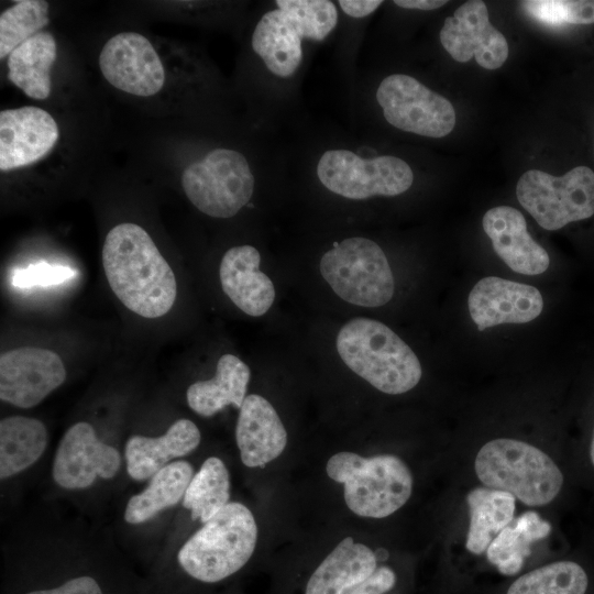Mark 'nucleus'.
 <instances>
[{"label":"nucleus","mask_w":594,"mask_h":594,"mask_svg":"<svg viewBox=\"0 0 594 594\" xmlns=\"http://www.w3.org/2000/svg\"><path fill=\"white\" fill-rule=\"evenodd\" d=\"M475 473L485 487L510 493L528 506H543L556 498L563 475L552 459L527 442L499 438L479 451Z\"/></svg>","instance_id":"nucleus-6"},{"label":"nucleus","mask_w":594,"mask_h":594,"mask_svg":"<svg viewBox=\"0 0 594 594\" xmlns=\"http://www.w3.org/2000/svg\"><path fill=\"white\" fill-rule=\"evenodd\" d=\"M76 272L67 266L37 263L25 268H15L12 273V285L18 288L52 286L72 279Z\"/></svg>","instance_id":"nucleus-33"},{"label":"nucleus","mask_w":594,"mask_h":594,"mask_svg":"<svg viewBox=\"0 0 594 594\" xmlns=\"http://www.w3.org/2000/svg\"><path fill=\"white\" fill-rule=\"evenodd\" d=\"M394 3L404 9H418L430 11L447 3L446 0H395Z\"/></svg>","instance_id":"nucleus-37"},{"label":"nucleus","mask_w":594,"mask_h":594,"mask_svg":"<svg viewBox=\"0 0 594 594\" xmlns=\"http://www.w3.org/2000/svg\"><path fill=\"white\" fill-rule=\"evenodd\" d=\"M275 6L256 23L251 45L273 75L288 78L301 65L302 41H323L339 14L329 0H276Z\"/></svg>","instance_id":"nucleus-3"},{"label":"nucleus","mask_w":594,"mask_h":594,"mask_svg":"<svg viewBox=\"0 0 594 594\" xmlns=\"http://www.w3.org/2000/svg\"><path fill=\"white\" fill-rule=\"evenodd\" d=\"M468 307L480 331L503 323H526L543 309L540 292L530 285L488 276L469 294Z\"/></svg>","instance_id":"nucleus-17"},{"label":"nucleus","mask_w":594,"mask_h":594,"mask_svg":"<svg viewBox=\"0 0 594 594\" xmlns=\"http://www.w3.org/2000/svg\"><path fill=\"white\" fill-rule=\"evenodd\" d=\"M65 380L64 363L51 350L23 346L0 355V398L15 407L36 406Z\"/></svg>","instance_id":"nucleus-13"},{"label":"nucleus","mask_w":594,"mask_h":594,"mask_svg":"<svg viewBox=\"0 0 594 594\" xmlns=\"http://www.w3.org/2000/svg\"><path fill=\"white\" fill-rule=\"evenodd\" d=\"M54 36L41 31L14 48L7 59L10 81L37 100L51 94V69L56 59Z\"/></svg>","instance_id":"nucleus-24"},{"label":"nucleus","mask_w":594,"mask_h":594,"mask_svg":"<svg viewBox=\"0 0 594 594\" xmlns=\"http://www.w3.org/2000/svg\"><path fill=\"white\" fill-rule=\"evenodd\" d=\"M28 594H102V592L95 579L79 576L67 581L58 587L33 591Z\"/></svg>","instance_id":"nucleus-35"},{"label":"nucleus","mask_w":594,"mask_h":594,"mask_svg":"<svg viewBox=\"0 0 594 594\" xmlns=\"http://www.w3.org/2000/svg\"><path fill=\"white\" fill-rule=\"evenodd\" d=\"M121 457L116 448L100 441L94 427L79 421L69 427L59 441L53 463V477L67 490L86 488L96 479H112Z\"/></svg>","instance_id":"nucleus-15"},{"label":"nucleus","mask_w":594,"mask_h":594,"mask_svg":"<svg viewBox=\"0 0 594 594\" xmlns=\"http://www.w3.org/2000/svg\"><path fill=\"white\" fill-rule=\"evenodd\" d=\"M590 454H591V460H592V462L594 464V435H593V439H592V443H591Z\"/></svg>","instance_id":"nucleus-38"},{"label":"nucleus","mask_w":594,"mask_h":594,"mask_svg":"<svg viewBox=\"0 0 594 594\" xmlns=\"http://www.w3.org/2000/svg\"><path fill=\"white\" fill-rule=\"evenodd\" d=\"M194 476V469L187 461H175L157 471L147 487L132 496L124 512L129 524H141L152 519L161 510L174 506L182 498Z\"/></svg>","instance_id":"nucleus-27"},{"label":"nucleus","mask_w":594,"mask_h":594,"mask_svg":"<svg viewBox=\"0 0 594 594\" xmlns=\"http://www.w3.org/2000/svg\"><path fill=\"white\" fill-rule=\"evenodd\" d=\"M383 1L381 0H339L341 10L352 18H364L373 13Z\"/></svg>","instance_id":"nucleus-36"},{"label":"nucleus","mask_w":594,"mask_h":594,"mask_svg":"<svg viewBox=\"0 0 594 594\" xmlns=\"http://www.w3.org/2000/svg\"><path fill=\"white\" fill-rule=\"evenodd\" d=\"M47 446L45 425L35 418L10 416L0 421V477L4 480L34 464Z\"/></svg>","instance_id":"nucleus-26"},{"label":"nucleus","mask_w":594,"mask_h":594,"mask_svg":"<svg viewBox=\"0 0 594 594\" xmlns=\"http://www.w3.org/2000/svg\"><path fill=\"white\" fill-rule=\"evenodd\" d=\"M261 255L252 245L229 249L222 256L219 277L223 293L244 314L263 316L275 299L271 278L260 271Z\"/></svg>","instance_id":"nucleus-20"},{"label":"nucleus","mask_w":594,"mask_h":594,"mask_svg":"<svg viewBox=\"0 0 594 594\" xmlns=\"http://www.w3.org/2000/svg\"><path fill=\"white\" fill-rule=\"evenodd\" d=\"M482 224L496 254L514 272L539 275L547 271L549 254L531 238L520 211L509 206L491 208Z\"/></svg>","instance_id":"nucleus-18"},{"label":"nucleus","mask_w":594,"mask_h":594,"mask_svg":"<svg viewBox=\"0 0 594 594\" xmlns=\"http://www.w3.org/2000/svg\"><path fill=\"white\" fill-rule=\"evenodd\" d=\"M396 583L395 572L388 566H380L374 573L352 586L343 594H385L391 591Z\"/></svg>","instance_id":"nucleus-34"},{"label":"nucleus","mask_w":594,"mask_h":594,"mask_svg":"<svg viewBox=\"0 0 594 594\" xmlns=\"http://www.w3.org/2000/svg\"><path fill=\"white\" fill-rule=\"evenodd\" d=\"M230 499V475L223 461L217 457L205 460L194 474L183 498L191 519L202 524L212 518Z\"/></svg>","instance_id":"nucleus-29"},{"label":"nucleus","mask_w":594,"mask_h":594,"mask_svg":"<svg viewBox=\"0 0 594 594\" xmlns=\"http://www.w3.org/2000/svg\"><path fill=\"white\" fill-rule=\"evenodd\" d=\"M251 377L249 366L233 354H223L216 374L191 384L186 393L188 406L202 417H211L232 405L241 408Z\"/></svg>","instance_id":"nucleus-23"},{"label":"nucleus","mask_w":594,"mask_h":594,"mask_svg":"<svg viewBox=\"0 0 594 594\" xmlns=\"http://www.w3.org/2000/svg\"><path fill=\"white\" fill-rule=\"evenodd\" d=\"M48 3L43 0L14 2L0 14V58H8L20 44L41 32L50 22Z\"/></svg>","instance_id":"nucleus-31"},{"label":"nucleus","mask_w":594,"mask_h":594,"mask_svg":"<svg viewBox=\"0 0 594 594\" xmlns=\"http://www.w3.org/2000/svg\"><path fill=\"white\" fill-rule=\"evenodd\" d=\"M101 257L111 290L129 310L153 319L172 309L177 296L175 274L142 227L130 222L113 227Z\"/></svg>","instance_id":"nucleus-1"},{"label":"nucleus","mask_w":594,"mask_h":594,"mask_svg":"<svg viewBox=\"0 0 594 594\" xmlns=\"http://www.w3.org/2000/svg\"><path fill=\"white\" fill-rule=\"evenodd\" d=\"M385 120L396 129L428 138H443L454 128L452 103L405 74L385 77L376 89Z\"/></svg>","instance_id":"nucleus-11"},{"label":"nucleus","mask_w":594,"mask_h":594,"mask_svg":"<svg viewBox=\"0 0 594 594\" xmlns=\"http://www.w3.org/2000/svg\"><path fill=\"white\" fill-rule=\"evenodd\" d=\"M551 525L529 510L513 519L490 543L486 556L504 575H514L530 554L531 544L546 538Z\"/></svg>","instance_id":"nucleus-28"},{"label":"nucleus","mask_w":594,"mask_h":594,"mask_svg":"<svg viewBox=\"0 0 594 594\" xmlns=\"http://www.w3.org/2000/svg\"><path fill=\"white\" fill-rule=\"evenodd\" d=\"M337 350L352 372L386 394L413 389L422 375L410 346L378 320L359 317L348 321L338 332Z\"/></svg>","instance_id":"nucleus-2"},{"label":"nucleus","mask_w":594,"mask_h":594,"mask_svg":"<svg viewBox=\"0 0 594 594\" xmlns=\"http://www.w3.org/2000/svg\"><path fill=\"white\" fill-rule=\"evenodd\" d=\"M59 131L44 109L25 106L0 112V169L28 166L46 156L55 146Z\"/></svg>","instance_id":"nucleus-16"},{"label":"nucleus","mask_w":594,"mask_h":594,"mask_svg":"<svg viewBox=\"0 0 594 594\" xmlns=\"http://www.w3.org/2000/svg\"><path fill=\"white\" fill-rule=\"evenodd\" d=\"M99 67L111 86L139 97L157 94L165 82L157 52L136 32H121L110 37L101 48Z\"/></svg>","instance_id":"nucleus-12"},{"label":"nucleus","mask_w":594,"mask_h":594,"mask_svg":"<svg viewBox=\"0 0 594 594\" xmlns=\"http://www.w3.org/2000/svg\"><path fill=\"white\" fill-rule=\"evenodd\" d=\"M316 174L329 191L352 200L398 196L414 183L411 167L399 157L380 155L363 158L344 148L323 152L318 160Z\"/></svg>","instance_id":"nucleus-10"},{"label":"nucleus","mask_w":594,"mask_h":594,"mask_svg":"<svg viewBox=\"0 0 594 594\" xmlns=\"http://www.w3.org/2000/svg\"><path fill=\"white\" fill-rule=\"evenodd\" d=\"M200 438L198 427L189 419L176 420L160 437L132 436L125 446L127 471L136 481L152 477L172 459L194 451Z\"/></svg>","instance_id":"nucleus-21"},{"label":"nucleus","mask_w":594,"mask_h":594,"mask_svg":"<svg viewBox=\"0 0 594 594\" xmlns=\"http://www.w3.org/2000/svg\"><path fill=\"white\" fill-rule=\"evenodd\" d=\"M320 273L332 290L352 305L380 307L395 292L384 251L366 238H348L334 244L322 255Z\"/></svg>","instance_id":"nucleus-7"},{"label":"nucleus","mask_w":594,"mask_h":594,"mask_svg":"<svg viewBox=\"0 0 594 594\" xmlns=\"http://www.w3.org/2000/svg\"><path fill=\"white\" fill-rule=\"evenodd\" d=\"M443 48L459 63L472 57L485 69H497L506 62L509 47L505 36L490 22L486 4L470 0L444 20L439 33Z\"/></svg>","instance_id":"nucleus-14"},{"label":"nucleus","mask_w":594,"mask_h":594,"mask_svg":"<svg viewBox=\"0 0 594 594\" xmlns=\"http://www.w3.org/2000/svg\"><path fill=\"white\" fill-rule=\"evenodd\" d=\"M256 542L253 514L242 503L230 502L185 542L177 558L190 576L213 583L244 566Z\"/></svg>","instance_id":"nucleus-5"},{"label":"nucleus","mask_w":594,"mask_h":594,"mask_svg":"<svg viewBox=\"0 0 594 594\" xmlns=\"http://www.w3.org/2000/svg\"><path fill=\"white\" fill-rule=\"evenodd\" d=\"M520 4L529 15L547 24L594 23V0H528Z\"/></svg>","instance_id":"nucleus-32"},{"label":"nucleus","mask_w":594,"mask_h":594,"mask_svg":"<svg viewBox=\"0 0 594 594\" xmlns=\"http://www.w3.org/2000/svg\"><path fill=\"white\" fill-rule=\"evenodd\" d=\"M254 175L239 151L218 147L189 164L182 174L188 200L212 218L235 216L252 198Z\"/></svg>","instance_id":"nucleus-8"},{"label":"nucleus","mask_w":594,"mask_h":594,"mask_svg":"<svg viewBox=\"0 0 594 594\" xmlns=\"http://www.w3.org/2000/svg\"><path fill=\"white\" fill-rule=\"evenodd\" d=\"M327 475L343 484L346 507L365 518H384L403 507L413 493V475L397 455L370 458L341 451L329 458Z\"/></svg>","instance_id":"nucleus-4"},{"label":"nucleus","mask_w":594,"mask_h":594,"mask_svg":"<svg viewBox=\"0 0 594 594\" xmlns=\"http://www.w3.org/2000/svg\"><path fill=\"white\" fill-rule=\"evenodd\" d=\"M466 503L470 527L465 546L470 552L481 554L514 519L516 498L504 491L475 487L468 493Z\"/></svg>","instance_id":"nucleus-25"},{"label":"nucleus","mask_w":594,"mask_h":594,"mask_svg":"<svg viewBox=\"0 0 594 594\" xmlns=\"http://www.w3.org/2000/svg\"><path fill=\"white\" fill-rule=\"evenodd\" d=\"M587 584L582 566L572 561H558L519 576L506 594H584Z\"/></svg>","instance_id":"nucleus-30"},{"label":"nucleus","mask_w":594,"mask_h":594,"mask_svg":"<svg viewBox=\"0 0 594 594\" xmlns=\"http://www.w3.org/2000/svg\"><path fill=\"white\" fill-rule=\"evenodd\" d=\"M376 569L375 552L348 536L315 569L305 594H343L371 576Z\"/></svg>","instance_id":"nucleus-22"},{"label":"nucleus","mask_w":594,"mask_h":594,"mask_svg":"<svg viewBox=\"0 0 594 594\" xmlns=\"http://www.w3.org/2000/svg\"><path fill=\"white\" fill-rule=\"evenodd\" d=\"M235 441L241 461L248 468H262L284 452L286 429L273 405L263 396L245 397L235 426Z\"/></svg>","instance_id":"nucleus-19"},{"label":"nucleus","mask_w":594,"mask_h":594,"mask_svg":"<svg viewBox=\"0 0 594 594\" xmlns=\"http://www.w3.org/2000/svg\"><path fill=\"white\" fill-rule=\"evenodd\" d=\"M519 204L549 231L594 215V172L576 166L563 176L530 169L518 179Z\"/></svg>","instance_id":"nucleus-9"}]
</instances>
